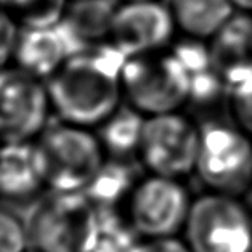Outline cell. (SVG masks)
<instances>
[{
	"label": "cell",
	"instance_id": "1",
	"mask_svg": "<svg viewBox=\"0 0 252 252\" xmlns=\"http://www.w3.org/2000/svg\"><path fill=\"white\" fill-rule=\"evenodd\" d=\"M126 57L111 44L71 53L45 82L52 114L60 122L96 128L122 103Z\"/></svg>",
	"mask_w": 252,
	"mask_h": 252
},
{
	"label": "cell",
	"instance_id": "2",
	"mask_svg": "<svg viewBox=\"0 0 252 252\" xmlns=\"http://www.w3.org/2000/svg\"><path fill=\"white\" fill-rule=\"evenodd\" d=\"M100 211L84 193L44 196L28 220L31 248L39 252H94Z\"/></svg>",
	"mask_w": 252,
	"mask_h": 252
},
{
	"label": "cell",
	"instance_id": "3",
	"mask_svg": "<svg viewBox=\"0 0 252 252\" xmlns=\"http://www.w3.org/2000/svg\"><path fill=\"white\" fill-rule=\"evenodd\" d=\"M35 143L48 191L84 193L108 159L94 128L60 122L47 126Z\"/></svg>",
	"mask_w": 252,
	"mask_h": 252
},
{
	"label": "cell",
	"instance_id": "4",
	"mask_svg": "<svg viewBox=\"0 0 252 252\" xmlns=\"http://www.w3.org/2000/svg\"><path fill=\"white\" fill-rule=\"evenodd\" d=\"M121 84L124 103L146 118L182 111L189 101V72L170 48L126 58Z\"/></svg>",
	"mask_w": 252,
	"mask_h": 252
},
{
	"label": "cell",
	"instance_id": "5",
	"mask_svg": "<svg viewBox=\"0 0 252 252\" xmlns=\"http://www.w3.org/2000/svg\"><path fill=\"white\" fill-rule=\"evenodd\" d=\"M194 177L204 191L244 198L252 191V138L233 122H206Z\"/></svg>",
	"mask_w": 252,
	"mask_h": 252
},
{
	"label": "cell",
	"instance_id": "6",
	"mask_svg": "<svg viewBox=\"0 0 252 252\" xmlns=\"http://www.w3.org/2000/svg\"><path fill=\"white\" fill-rule=\"evenodd\" d=\"M182 239L191 252H252V207L236 196L201 193L193 198Z\"/></svg>",
	"mask_w": 252,
	"mask_h": 252
},
{
	"label": "cell",
	"instance_id": "7",
	"mask_svg": "<svg viewBox=\"0 0 252 252\" xmlns=\"http://www.w3.org/2000/svg\"><path fill=\"white\" fill-rule=\"evenodd\" d=\"M193 198L183 180L146 174L135 183L121 214L140 239L175 238L182 236Z\"/></svg>",
	"mask_w": 252,
	"mask_h": 252
},
{
	"label": "cell",
	"instance_id": "8",
	"mask_svg": "<svg viewBox=\"0 0 252 252\" xmlns=\"http://www.w3.org/2000/svg\"><path fill=\"white\" fill-rule=\"evenodd\" d=\"M201 126L182 111L150 116L145 121L137 161L146 174L185 180L194 175Z\"/></svg>",
	"mask_w": 252,
	"mask_h": 252
},
{
	"label": "cell",
	"instance_id": "9",
	"mask_svg": "<svg viewBox=\"0 0 252 252\" xmlns=\"http://www.w3.org/2000/svg\"><path fill=\"white\" fill-rule=\"evenodd\" d=\"M50 116L45 82L13 64L0 69V143L35 140Z\"/></svg>",
	"mask_w": 252,
	"mask_h": 252
},
{
	"label": "cell",
	"instance_id": "10",
	"mask_svg": "<svg viewBox=\"0 0 252 252\" xmlns=\"http://www.w3.org/2000/svg\"><path fill=\"white\" fill-rule=\"evenodd\" d=\"M170 8L162 0L119 2L116 7L109 44L126 58L169 50L177 35Z\"/></svg>",
	"mask_w": 252,
	"mask_h": 252
},
{
	"label": "cell",
	"instance_id": "11",
	"mask_svg": "<svg viewBox=\"0 0 252 252\" xmlns=\"http://www.w3.org/2000/svg\"><path fill=\"white\" fill-rule=\"evenodd\" d=\"M44 162L35 140L0 143V199L23 204L45 191Z\"/></svg>",
	"mask_w": 252,
	"mask_h": 252
},
{
	"label": "cell",
	"instance_id": "12",
	"mask_svg": "<svg viewBox=\"0 0 252 252\" xmlns=\"http://www.w3.org/2000/svg\"><path fill=\"white\" fill-rule=\"evenodd\" d=\"M207 44L214 71L228 89L252 77V13L235 11Z\"/></svg>",
	"mask_w": 252,
	"mask_h": 252
},
{
	"label": "cell",
	"instance_id": "13",
	"mask_svg": "<svg viewBox=\"0 0 252 252\" xmlns=\"http://www.w3.org/2000/svg\"><path fill=\"white\" fill-rule=\"evenodd\" d=\"M116 0H69L58 31L69 53L109 44Z\"/></svg>",
	"mask_w": 252,
	"mask_h": 252
},
{
	"label": "cell",
	"instance_id": "14",
	"mask_svg": "<svg viewBox=\"0 0 252 252\" xmlns=\"http://www.w3.org/2000/svg\"><path fill=\"white\" fill-rule=\"evenodd\" d=\"M69 55V48L58 28L21 29L11 64L47 82L64 64Z\"/></svg>",
	"mask_w": 252,
	"mask_h": 252
},
{
	"label": "cell",
	"instance_id": "15",
	"mask_svg": "<svg viewBox=\"0 0 252 252\" xmlns=\"http://www.w3.org/2000/svg\"><path fill=\"white\" fill-rule=\"evenodd\" d=\"M180 35L211 40L214 34L235 15L231 0H169Z\"/></svg>",
	"mask_w": 252,
	"mask_h": 252
},
{
	"label": "cell",
	"instance_id": "16",
	"mask_svg": "<svg viewBox=\"0 0 252 252\" xmlns=\"http://www.w3.org/2000/svg\"><path fill=\"white\" fill-rule=\"evenodd\" d=\"M140 177L128 159L108 158L84 194L100 212H122Z\"/></svg>",
	"mask_w": 252,
	"mask_h": 252
},
{
	"label": "cell",
	"instance_id": "17",
	"mask_svg": "<svg viewBox=\"0 0 252 252\" xmlns=\"http://www.w3.org/2000/svg\"><path fill=\"white\" fill-rule=\"evenodd\" d=\"M146 116L122 103L94 130L108 158H137Z\"/></svg>",
	"mask_w": 252,
	"mask_h": 252
},
{
	"label": "cell",
	"instance_id": "18",
	"mask_svg": "<svg viewBox=\"0 0 252 252\" xmlns=\"http://www.w3.org/2000/svg\"><path fill=\"white\" fill-rule=\"evenodd\" d=\"M21 29L57 28L64 18L69 0H3Z\"/></svg>",
	"mask_w": 252,
	"mask_h": 252
},
{
	"label": "cell",
	"instance_id": "19",
	"mask_svg": "<svg viewBox=\"0 0 252 252\" xmlns=\"http://www.w3.org/2000/svg\"><path fill=\"white\" fill-rule=\"evenodd\" d=\"M100 231L94 252H132L140 238L121 212H100Z\"/></svg>",
	"mask_w": 252,
	"mask_h": 252
},
{
	"label": "cell",
	"instance_id": "20",
	"mask_svg": "<svg viewBox=\"0 0 252 252\" xmlns=\"http://www.w3.org/2000/svg\"><path fill=\"white\" fill-rule=\"evenodd\" d=\"M228 87L222 81L214 67H209L201 72L189 76V101L188 104H196V106H212L219 103L222 98H226Z\"/></svg>",
	"mask_w": 252,
	"mask_h": 252
},
{
	"label": "cell",
	"instance_id": "21",
	"mask_svg": "<svg viewBox=\"0 0 252 252\" xmlns=\"http://www.w3.org/2000/svg\"><path fill=\"white\" fill-rule=\"evenodd\" d=\"M31 249L28 223L13 211L0 206V252H26Z\"/></svg>",
	"mask_w": 252,
	"mask_h": 252
},
{
	"label": "cell",
	"instance_id": "22",
	"mask_svg": "<svg viewBox=\"0 0 252 252\" xmlns=\"http://www.w3.org/2000/svg\"><path fill=\"white\" fill-rule=\"evenodd\" d=\"M226 104L233 124L252 138V77L228 89Z\"/></svg>",
	"mask_w": 252,
	"mask_h": 252
},
{
	"label": "cell",
	"instance_id": "23",
	"mask_svg": "<svg viewBox=\"0 0 252 252\" xmlns=\"http://www.w3.org/2000/svg\"><path fill=\"white\" fill-rule=\"evenodd\" d=\"M21 34V26L13 15L0 5V69L13 63L15 48Z\"/></svg>",
	"mask_w": 252,
	"mask_h": 252
},
{
	"label": "cell",
	"instance_id": "24",
	"mask_svg": "<svg viewBox=\"0 0 252 252\" xmlns=\"http://www.w3.org/2000/svg\"><path fill=\"white\" fill-rule=\"evenodd\" d=\"M132 252H191L182 239L175 238H158V239H140Z\"/></svg>",
	"mask_w": 252,
	"mask_h": 252
},
{
	"label": "cell",
	"instance_id": "25",
	"mask_svg": "<svg viewBox=\"0 0 252 252\" xmlns=\"http://www.w3.org/2000/svg\"><path fill=\"white\" fill-rule=\"evenodd\" d=\"M231 3L236 8V11L252 13V0H231Z\"/></svg>",
	"mask_w": 252,
	"mask_h": 252
},
{
	"label": "cell",
	"instance_id": "26",
	"mask_svg": "<svg viewBox=\"0 0 252 252\" xmlns=\"http://www.w3.org/2000/svg\"><path fill=\"white\" fill-rule=\"evenodd\" d=\"M118 2H137V0H118Z\"/></svg>",
	"mask_w": 252,
	"mask_h": 252
},
{
	"label": "cell",
	"instance_id": "27",
	"mask_svg": "<svg viewBox=\"0 0 252 252\" xmlns=\"http://www.w3.org/2000/svg\"><path fill=\"white\" fill-rule=\"evenodd\" d=\"M26 252H39V251H35V249H32V248H31V249H28Z\"/></svg>",
	"mask_w": 252,
	"mask_h": 252
},
{
	"label": "cell",
	"instance_id": "28",
	"mask_svg": "<svg viewBox=\"0 0 252 252\" xmlns=\"http://www.w3.org/2000/svg\"><path fill=\"white\" fill-rule=\"evenodd\" d=\"M2 2H3V0H0V5H2Z\"/></svg>",
	"mask_w": 252,
	"mask_h": 252
}]
</instances>
